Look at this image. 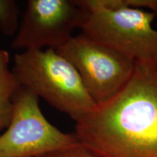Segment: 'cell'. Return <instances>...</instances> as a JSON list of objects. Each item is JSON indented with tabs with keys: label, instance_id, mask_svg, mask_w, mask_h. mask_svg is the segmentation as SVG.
<instances>
[{
	"label": "cell",
	"instance_id": "obj_1",
	"mask_svg": "<svg viewBox=\"0 0 157 157\" xmlns=\"http://www.w3.org/2000/svg\"><path fill=\"white\" fill-rule=\"evenodd\" d=\"M74 134L100 157H157V62L135 61L126 86L76 121Z\"/></svg>",
	"mask_w": 157,
	"mask_h": 157
},
{
	"label": "cell",
	"instance_id": "obj_2",
	"mask_svg": "<svg viewBox=\"0 0 157 157\" xmlns=\"http://www.w3.org/2000/svg\"><path fill=\"white\" fill-rule=\"evenodd\" d=\"M12 73L18 84L76 122L97 106L73 65L53 49L15 54Z\"/></svg>",
	"mask_w": 157,
	"mask_h": 157
},
{
	"label": "cell",
	"instance_id": "obj_3",
	"mask_svg": "<svg viewBox=\"0 0 157 157\" xmlns=\"http://www.w3.org/2000/svg\"><path fill=\"white\" fill-rule=\"evenodd\" d=\"M90 11L82 34L135 61L157 62L155 15L123 0H82Z\"/></svg>",
	"mask_w": 157,
	"mask_h": 157
},
{
	"label": "cell",
	"instance_id": "obj_4",
	"mask_svg": "<svg viewBox=\"0 0 157 157\" xmlns=\"http://www.w3.org/2000/svg\"><path fill=\"white\" fill-rule=\"evenodd\" d=\"M9 126L0 135V157H36L79 144L74 133H65L50 123L39 98L18 84L13 95Z\"/></svg>",
	"mask_w": 157,
	"mask_h": 157
},
{
	"label": "cell",
	"instance_id": "obj_5",
	"mask_svg": "<svg viewBox=\"0 0 157 157\" xmlns=\"http://www.w3.org/2000/svg\"><path fill=\"white\" fill-rule=\"evenodd\" d=\"M56 51L73 65L97 105L120 93L135 70L132 59L82 34Z\"/></svg>",
	"mask_w": 157,
	"mask_h": 157
},
{
	"label": "cell",
	"instance_id": "obj_6",
	"mask_svg": "<svg viewBox=\"0 0 157 157\" xmlns=\"http://www.w3.org/2000/svg\"><path fill=\"white\" fill-rule=\"evenodd\" d=\"M90 11L82 0H28L12 48L58 50L81 29Z\"/></svg>",
	"mask_w": 157,
	"mask_h": 157
},
{
	"label": "cell",
	"instance_id": "obj_7",
	"mask_svg": "<svg viewBox=\"0 0 157 157\" xmlns=\"http://www.w3.org/2000/svg\"><path fill=\"white\" fill-rule=\"evenodd\" d=\"M18 83L14 75L8 70L0 82V131L7 129L13 113V95Z\"/></svg>",
	"mask_w": 157,
	"mask_h": 157
},
{
	"label": "cell",
	"instance_id": "obj_8",
	"mask_svg": "<svg viewBox=\"0 0 157 157\" xmlns=\"http://www.w3.org/2000/svg\"><path fill=\"white\" fill-rule=\"evenodd\" d=\"M19 7L14 0H0V31L5 36H15L20 23Z\"/></svg>",
	"mask_w": 157,
	"mask_h": 157
},
{
	"label": "cell",
	"instance_id": "obj_9",
	"mask_svg": "<svg viewBox=\"0 0 157 157\" xmlns=\"http://www.w3.org/2000/svg\"><path fill=\"white\" fill-rule=\"evenodd\" d=\"M36 157H100L81 144Z\"/></svg>",
	"mask_w": 157,
	"mask_h": 157
},
{
	"label": "cell",
	"instance_id": "obj_10",
	"mask_svg": "<svg viewBox=\"0 0 157 157\" xmlns=\"http://www.w3.org/2000/svg\"><path fill=\"white\" fill-rule=\"evenodd\" d=\"M123 2L125 5L130 7L150 10L157 21V0H123Z\"/></svg>",
	"mask_w": 157,
	"mask_h": 157
},
{
	"label": "cell",
	"instance_id": "obj_11",
	"mask_svg": "<svg viewBox=\"0 0 157 157\" xmlns=\"http://www.w3.org/2000/svg\"><path fill=\"white\" fill-rule=\"evenodd\" d=\"M10 61V55L6 50H0V82L8 71V63Z\"/></svg>",
	"mask_w": 157,
	"mask_h": 157
}]
</instances>
